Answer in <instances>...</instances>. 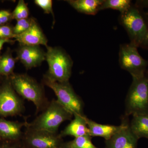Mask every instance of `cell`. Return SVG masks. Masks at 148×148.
Wrapping results in <instances>:
<instances>
[{"mask_svg": "<svg viewBox=\"0 0 148 148\" xmlns=\"http://www.w3.org/2000/svg\"><path fill=\"white\" fill-rule=\"evenodd\" d=\"M12 14V18L17 21L29 18V9L24 0L18 1L17 5Z\"/></svg>", "mask_w": 148, "mask_h": 148, "instance_id": "obj_21", "label": "cell"}, {"mask_svg": "<svg viewBox=\"0 0 148 148\" xmlns=\"http://www.w3.org/2000/svg\"><path fill=\"white\" fill-rule=\"evenodd\" d=\"M15 35L14 34L13 27L8 24L0 25V39H11L14 38Z\"/></svg>", "mask_w": 148, "mask_h": 148, "instance_id": "obj_23", "label": "cell"}, {"mask_svg": "<svg viewBox=\"0 0 148 148\" xmlns=\"http://www.w3.org/2000/svg\"><path fill=\"white\" fill-rule=\"evenodd\" d=\"M2 140V142L0 143V148H24L21 141Z\"/></svg>", "mask_w": 148, "mask_h": 148, "instance_id": "obj_26", "label": "cell"}, {"mask_svg": "<svg viewBox=\"0 0 148 148\" xmlns=\"http://www.w3.org/2000/svg\"><path fill=\"white\" fill-rule=\"evenodd\" d=\"M14 41L11 39H0V55H1V51L2 49L3 46L6 43H9L12 44L14 42Z\"/></svg>", "mask_w": 148, "mask_h": 148, "instance_id": "obj_28", "label": "cell"}, {"mask_svg": "<svg viewBox=\"0 0 148 148\" xmlns=\"http://www.w3.org/2000/svg\"><path fill=\"white\" fill-rule=\"evenodd\" d=\"M12 18V14L10 11L2 10H0V25L8 24Z\"/></svg>", "mask_w": 148, "mask_h": 148, "instance_id": "obj_27", "label": "cell"}, {"mask_svg": "<svg viewBox=\"0 0 148 148\" xmlns=\"http://www.w3.org/2000/svg\"><path fill=\"white\" fill-rule=\"evenodd\" d=\"M33 18H28L17 21L16 25L13 27L14 34L16 35H20L26 32L31 27Z\"/></svg>", "mask_w": 148, "mask_h": 148, "instance_id": "obj_22", "label": "cell"}, {"mask_svg": "<svg viewBox=\"0 0 148 148\" xmlns=\"http://www.w3.org/2000/svg\"><path fill=\"white\" fill-rule=\"evenodd\" d=\"M14 38L20 45L47 46V39L34 18L29 29L21 34L15 36Z\"/></svg>", "mask_w": 148, "mask_h": 148, "instance_id": "obj_12", "label": "cell"}, {"mask_svg": "<svg viewBox=\"0 0 148 148\" xmlns=\"http://www.w3.org/2000/svg\"><path fill=\"white\" fill-rule=\"evenodd\" d=\"M14 89L18 95L34 103L37 112L42 111L49 102L42 86L27 74L13 73L8 77Z\"/></svg>", "mask_w": 148, "mask_h": 148, "instance_id": "obj_2", "label": "cell"}, {"mask_svg": "<svg viewBox=\"0 0 148 148\" xmlns=\"http://www.w3.org/2000/svg\"><path fill=\"white\" fill-rule=\"evenodd\" d=\"M136 5L140 9L148 26V1H138Z\"/></svg>", "mask_w": 148, "mask_h": 148, "instance_id": "obj_25", "label": "cell"}, {"mask_svg": "<svg viewBox=\"0 0 148 148\" xmlns=\"http://www.w3.org/2000/svg\"><path fill=\"white\" fill-rule=\"evenodd\" d=\"M119 130L109 140L106 148H137L139 139L131 131L128 116L123 117Z\"/></svg>", "mask_w": 148, "mask_h": 148, "instance_id": "obj_10", "label": "cell"}, {"mask_svg": "<svg viewBox=\"0 0 148 148\" xmlns=\"http://www.w3.org/2000/svg\"><path fill=\"white\" fill-rule=\"evenodd\" d=\"M62 148H98L91 142L90 136H81L74 138L73 140L64 143Z\"/></svg>", "mask_w": 148, "mask_h": 148, "instance_id": "obj_20", "label": "cell"}, {"mask_svg": "<svg viewBox=\"0 0 148 148\" xmlns=\"http://www.w3.org/2000/svg\"><path fill=\"white\" fill-rule=\"evenodd\" d=\"M66 1L78 12L95 15L99 11L103 0H69Z\"/></svg>", "mask_w": 148, "mask_h": 148, "instance_id": "obj_16", "label": "cell"}, {"mask_svg": "<svg viewBox=\"0 0 148 148\" xmlns=\"http://www.w3.org/2000/svg\"><path fill=\"white\" fill-rule=\"evenodd\" d=\"M21 139L24 148H62L64 142L59 134L33 129L25 125Z\"/></svg>", "mask_w": 148, "mask_h": 148, "instance_id": "obj_8", "label": "cell"}, {"mask_svg": "<svg viewBox=\"0 0 148 148\" xmlns=\"http://www.w3.org/2000/svg\"><path fill=\"white\" fill-rule=\"evenodd\" d=\"M16 52V58L27 69L39 66L45 60L46 53L39 46L20 45Z\"/></svg>", "mask_w": 148, "mask_h": 148, "instance_id": "obj_11", "label": "cell"}, {"mask_svg": "<svg viewBox=\"0 0 148 148\" xmlns=\"http://www.w3.org/2000/svg\"><path fill=\"white\" fill-rule=\"evenodd\" d=\"M119 21L127 32L130 44L148 50V26L137 6L132 4L128 10L120 13Z\"/></svg>", "mask_w": 148, "mask_h": 148, "instance_id": "obj_1", "label": "cell"}, {"mask_svg": "<svg viewBox=\"0 0 148 148\" xmlns=\"http://www.w3.org/2000/svg\"><path fill=\"white\" fill-rule=\"evenodd\" d=\"M43 82L55 93L57 101L73 115H84V104L81 98L76 93L69 82H58L43 77Z\"/></svg>", "mask_w": 148, "mask_h": 148, "instance_id": "obj_6", "label": "cell"}, {"mask_svg": "<svg viewBox=\"0 0 148 148\" xmlns=\"http://www.w3.org/2000/svg\"><path fill=\"white\" fill-rule=\"evenodd\" d=\"M138 48L130 43L120 46V66L122 69L129 72L132 77L142 76L148 72V61L140 55Z\"/></svg>", "mask_w": 148, "mask_h": 148, "instance_id": "obj_7", "label": "cell"}, {"mask_svg": "<svg viewBox=\"0 0 148 148\" xmlns=\"http://www.w3.org/2000/svg\"><path fill=\"white\" fill-rule=\"evenodd\" d=\"M125 101L126 116L148 113V72L144 75L132 77Z\"/></svg>", "mask_w": 148, "mask_h": 148, "instance_id": "obj_5", "label": "cell"}, {"mask_svg": "<svg viewBox=\"0 0 148 148\" xmlns=\"http://www.w3.org/2000/svg\"><path fill=\"white\" fill-rule=\"evenodd\" d=\"M17 60V58H14L10 49L0 56V75L9 77L14 73V69Z\"/></svg>", "mask_w": 148, "mask_h": 148, "instance_id": "obj_18", "label": "cell"}, {"mask_svg": "<svg viewBox=\"0 0 148 148\" xmlns=\"http://www.w3.org/2000/svg\"></svg>", "mask_w": 148, "mask_h": 148, "instance_id": "obj_29", "label": "cell"}, {"mask_svg": "<svg viewBox=\"0 0 148 148\" xmlns=\"http://www.w3.org/2000/svg\"><path fill=\"white\" fill-rule=\"evenodd\" d=\"M45 60L49 66L44 77L58 82H69L72 74L73 61L70 56L60 48L47 47Z\"/></svg>", "mask_w": 148, "mask_h": 148, "instance_id": "obj_4", "label": "cell"}, {"mask_svg": "<svg viewBox=\"0 0 148 148\" xmlns=\"http://www.w3.org/2000/svg\"><path fill=\"white\" fill-rule=\"evenodd\" d=\"M88 127L89 135L91 137H100L106 140H109L120 129L121 125H111L97 123L92 120L87 118Z\"/></svg>", "mask_w": 148, "mask_h": 148, "instance_id": "obj_15", "label": "cell"}, {"mask_svg": "<svg viewBox=\"0 0 148 148\" xmlns=\"http://www.w3.org/2000/svg\"><path fill=\"white\" fill-rule=\"evenodd\" d=\"M73 119L66 126L59 135L63 137L71 136L74 138L89 135V129L87 123V117L85 115H75Z\"/></svg>", "mask_w": 148, "mask_h": 148, "instance_id": "obj_14", "label": "cell"}, {"mask_svg": "<svg viewBox=\"0 0 148 148\" xmlns=\"http://www.w3.org/2000/svg\"><path fill=\"white\" fill-rule=\"evenodd\" d=\"M14 89L9 78L0 84V117L19 115L24 111V102Z\"/></svg>", "mask_w": 148, "mask_h": 148, "instance_id": "obj_9", "label": "cell"}, {"mask_svg": "<svg viewBox=\"0 0 148 148\" xmlns=\"http://www.w3.org/2000/svg\"><path fill=\"white\" fill-rule=\"evenodd\" d=\"M132 5L130 0H103L99 10L110 9L119 11L120 13H123L128 10Z\"/></svg>", "mask_w": 148, "mask_h": 148, "instance_id": "obj_19", "label": "cell"}, {"mask_svg": "<svg viewBox=\"0 0 148 148\" xmlns=\"http://www.w3.org/2000/svg\"><path fill=\"white\" fill-rule=\"evenodd\" d=\"M130 126L138 139L143 138L148 139V113L132 116Z\"/></svg>", "mask_w": 148, "mask_h": 148, "instance_id": "obj_17", "label": "cell"}, {"mask_svg": "<svg viewBox=\"0 0 148 148\" xmlns=\"http://www.w3.org/2000/svg\"><path fill=\"white\" fill-rule=\"evenodd\" d=\"M35 4L42 9L44 12L47 14H53V5L51 0H35Z\"/></svg>", "mask_w": 148, "mask_h": 148, "instance_id": "obj_24", "label": "cell"}, {"mask_svg": "<svg viewBox=\"0 0 148 148\" xmlns=\"http://www.w3.org/2000/svg\"><path fill=\"white\" fill-rule=\"evenodd\" d=\"M25 125L26 121H11L0 117V139L6 141H21L24 132L22 128Z\"/></svg>", "mask_w": 148, "mask_h": 148, "instance_id": "obj_13", "label": "cell"}, {"mask_svg": "<svg viewBox=\"0 0 148 148\" xmlns=\"http://www.w3.org/2000/svg\"><path fill=\"white\" fill-rule=\"evenodd\" d=\"M73 116L57 100H53L32 122L26 121V125L33 129L57 133L61 123L71 120Z\"/></svg>", "mask_w": 148, "mask_h": 148, "instance_id": "obj_3", "label": "cell"}]
</instances>
